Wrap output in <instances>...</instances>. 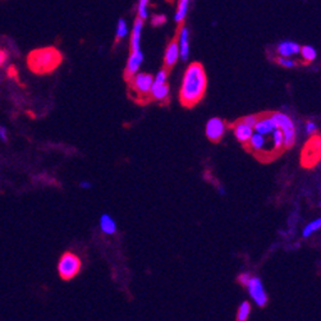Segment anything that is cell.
Wrapping results in <instances>:
<instances>
[{
    "mask_svg": "<svg viewBox=\"0 0 321 321\" xmlns=\"http://www.w3.org/2000/svg\"><path fill=\"white\" fill-rule=\"evenodd\" d=\"M300 53L302 54V57H303V59H306L307 62H312V60H315V58H316V50H315L312 46H310V45H306V46H303V48H301Z\"/></svg>",
    "mask_w": 321,
    "mask_h": 321,
    "instance_id": "obj_23",
    "label": "cell"
},
{
    "mask_svg": "<svg viewBox=\"0 0 321 321\" xmlns=\"http://www.w3.org/2000/svg\"><path fill=\"white\" fill-rule=\"evenodd\" d=\"M142 26H144V21H142L141 18H137L136 22H134L133 31H132V38H131V48H132V52L140 50Z\"/></svg>",
    "mask_w": 321,
    "mask_h": 321,
    "instance_id": "obj_14",
    "label": "cell"
},
{
    "mask_svg": "<svg viewBox=\"0 0 321 321\" xmlns=\"http://www.w3.org/2000/svg\"><path fill=\"white\" fill-rule=\"evenodd\" d=\"M320 227H321V219H316V220L311 222L310 224H307V226L304 227L303 232H302V236H303L304 238H307V237H310L312 233H315L316 230H319Z\"/></svg>",
    "mask_w": 321,
    "mask_h": 321,
    "instance_id": "obj_20",
    "label": "cell"
},
{
    "mask_svg": "<svg viewBox=\"0 0 321 321\" xmlns=\"http://www.w3.org/2000/svg\"><path fill=\"white\" fill-rule=\"evenodd\" d=\"M208 87V77L205 69L200 63H192L187 68L182 82L179 99L182 105L186 108H192L200 103L205 95Z\"/></svg>",
    "mask_w": 321,
    "mask_h": 321,
    "instance_id": "obj_1",
    "label": "cell"
},
{
    "mask_svg": "<svg viewBox=\"0 0 321 321\" xmlns=\"http://www.w3.org/2000/svg\"><path fill=\"white\" fill-rule=\"evenodd\" d=\"M147 4H149V0H140V4H138V18H141L142 21H145L149 16Z\"/></svg>",
    "mask_w": 321,
    "mask_h": 321,
    "instance_id": "obj_25",
    "label": "cell"
},
{
    "mask_svg": "<svg viewBox=\"0 0 321 321\" xmlns=\"http://www.w3.org/2000/svg\"><path fill=\"white\" fill-rule=\"evenodd\" d=\"M152 79L154 78L149 73H136L134 76H132V86L140 95L145 96L150 94Z\"/></svg>",
    "mask_w": 321,
    "mask_h": 321,
    "instance_id": "obj_7",
    "label": "cell"
},
{
    "mask_svg": "<svg viewBox=\"0 0 321 321\" xmlns=\"http://www.w3.org/2000/svg\"><path fill=\"white\" fill-rule=\"evenodd\" d=\"M226 132V124L219 118H211L206 124V136L212 142H218Z\"/></svg>",
    "mask_w": 321,
    "mask_h": 321,
    "instance_id": "obj_8",
    "label": "cell"
},
{
    "mask_svg": "<svg viewBox=\"0 0 321 321\" xmlns=\"http://www.w3.org/2000/svg\"><path fill=\"white\" fill-rule=\"evenodd\" d=\"M251 312V306L248 302H243L238 308V314H237V320L246 321L248 319V315Z\"/></svg>",
    "mask_w": 321,
    "mask_h": 321,
    "instance_id": "obj_21",
    "label": "cell"
},
{
    "mask_svg": "<svg viewBox=\"0 0 321 321\" xmlns=\"http://www.w3.org/2000/svg\"><path fill=\"white\" fill-rule=\"evenodd\" d=\"M7 53L4 52L3 49L0 48V67H3L4 64H5V62H7Z\"/></svg>",
    "mask_w": 321,
    "mask_h": 321,
    "instance_id": "obj_33",
    "label": "cell"
},
{
    "mask_svg": "<svg viewBox=\"0 0 321 321\" xmlns=\"http://www.w3.org/2000/svg\"><path fill=\"white\" fill-rule=\"evenodd\" d=\"M278 127L275 124L271 116L266 115L263 116V118H257V122L253 126V130L256 131L257 133L263 134V136H266V134H271L274 131L277 130Z\"/></svg>",
    "mask_w": 321,
    "mask_h": 321,
    "instance_id": "obj_9",
    "label": "cell"
},
{
    "mask_svg": "<svg viewBox=\"0 0 321 321\" xmlns=\"http://www.w3.org/2000/svg\"><path fill=\"white\" fill-rule=\"evenodd\" d=\"M273 144H274V149L275 150H280V149H283L284 147V137L283 133H282V131L279 128L274 131L273 133Z\"/></svg>",
    "mask_w": 321,
    "mask_h": 321,
    "instance_id": "obj_22",
    "label": "cell"
},
{
    "mask_svg": "<svg viewBox=\"0 0 321 321\" xmlns=\"http://www.w3.org/2000/svg\"><path fill=\"white\" fill-rule=\"evenodd\" d=\"M142 62H144V54H142V52H141V50L132 52V54L130 55L128 62H127V68H126V75L128 78L138 72V69H140Z\"/></svg>",
    "mask_w": 321,
    "mask_h": 321,
    "instance_id": "obj_10",
    "label": "cell"
},
{
    "mask_svg": "<svg viewBox=\"0 0 321 321\" xmlns=\"http://www.w3.org/2000/svg\"><path fill=\"white\" fill-rule=\"evenodd\" d=\"M247 289H248V293L251 296L255 303L260 307H264L267 302V296L265 293V289L263 287V282L256 277H251L248 279L246 284Z\"/></svg>",
    "mask_w": 321,
    "mask_h": 321,
    "instance_id": "obj_5",
    "label": "cell"
},
{
    "mask_svg": "<svg viewBox=\"0 0 321 321\" xmlns=\"http://www.w3.org/2000/svg\"><path fill=\"white\" fill-rule=\"evenodd\" d=\"M316 130H318V126L315 123H312V122H308V123L306 124V131H307V133L314 134L315 132H316Z\"/></svg>",
    "mask_w": 321,
    "mask_h": 321,
    "instance_id": "obj_31",
    "label": "cell"
},
{
    "mask_svg": "<svg viewBox=\"0 0 321 321\" xmlns=\"http://www.w3.org/2000/svg\"><path fill=\"white\" fill-rule=\"evenodd\" d=\"M265 142H266V140H265V136L257 133V132L252 133V136L249 137V140H248L249 146H251V149L255 151L263 150L264 146H265Z\"/></svg>",
    "mask_w": 321,
    "mask_h": 321,
    "instance_id": "obj_18",
    "label": "cell"
},
{
    "mask_svg": "<svg viewBox=\"0 0 321 321\" xmlns=\"http://www.w3.org/2000/svg\"><path fill=\"white\" fill-rule=\"evenodd\" d=\"M188 36H189V32H188V28L182 27L181 32H179V57L182 58V60H187L188 57H189V42H188Z\"/></svg>",
    "mask_w": 321,
    "mask_h": 321,
    "instance_id": "obj_12",
    "label": "cell"
},
{
    "mask_svg": "<svg viewBox=\"0 0 321 321\" xmlns=\"http://www.w3.org/2000/svg\"><path fill=\"white\" fill-rule=\"evenodd\" d=\"M165 21H167V17L165 16H154L152 17V21H151V23H152V26H155V27H157V26H161V24H164Z\"/></svg>",
    "mask_w": 321,
    "mask_h": 321,
    "instance_id": "obj_28",
    "label": "cell"
},
{
    "mask_svg": "<svg viewBox=\"0 0 321 321\" xmlns=\"http://www.w3.org/2000/svg\"><path fill=\"white\" fill-rule=\"evenodd\" d=\"M79 187L81 188H85V189H89V188H91V183L87 181H83L79 183Z\"/></svg>",
    "mask_w": 321,
    "mask_h": 321,
    "instance_id": "obj_34",
    "label": "cell"
},
{
    "mask_svg": "<svg viewBox=\"0 0 321 321\" xmlns=\"http://www.w3.org/2000/svg\"><path fill=\"white\" fill-rule=\"evenodd\" d=\"M241 120H242L243 123H246L247 126L252 127V128H253L255 123H256V122H257V116L256 115H247V116H245V118H243V119H241Z\"/></svg>",
    "mask_w": 321,
    "mask_h": 321,
    "instance_id": "obj_29",
    "label": "cell"
},
{
    "mask_svg": "<svg viewBox=\"0 0 321 321\" xmlns=\"http://www.w3.org/2000/svg\"><path fill=\"white\" fill-rule=\"evenodd\" d=\"M316 155H320V137H312L302 152V164L304 167H312L319 160Z\"/></svg>",
    "mask_w": 321,
    "mask_h": 321,
    "instance_id": "obj_6",
    "label": "cell"
},
{
    "mask_svg": "<svg viewBox=\"0 0 321 321\" xmlns=\"http://www.w3.org/2000/svg\"><path fill=\"white\" fill-rule=\"evenodd\" d=\"M271 119L275 122L277 127L282 131L284 137V147L285 149H290L293 146L294 142H296V128H294V124L292 122L289 116L284 113H279V112H275V113L270 114Z\"/></svg>",
    "mask_w": 321,
    "mask_h": 321,
    "instance_id": "obj_3",
    "label": "cell"
},
{
    "mask_svg": "<svg viewBox=\"0 0 321 321\" xmlns=\"http://www.w3.org/2000/svg\"><path fill=\"white\" fill-rule=\"evenodd\" d=\"M81 270V260L72 252H65L58 264V273L60 278L69 280L75 278Z\"/></svg>",
    "mask_w": 321,
    "mask_h": 321,
    "instance_id": "obj_4",
    "label": "cell"
},
{
    "mask_svg": "<svg viewBox=\"0 0 321 321\" xmlns=\"http://www.w3.org/2000/svg\"><path fill=\"white\" fill-rule=\"evenodd\" d=\"M167 78H168V72L165 69H161L160 72H157V75L155 76V78L152 79V83H155V85L167 83Z\"/></svg>",
    "mask_w": 321,
    "mask_h": 321,
    "instance_id": "obj_26",
    "label": "cell"
},
{
    "mask_svg": "<svg viewBox=\"0 0 321 321\" xmlns=\"http://www.w3.org/2000/svg\"><path fill=\"white\" fill-rule=\"evenodd\" d=\"M62 63V54L58 49L48 46V48L36 49L28 55V68L36 75H46L52 73L58 68Z\"/></svg>",
    "mask_w": 321,
    "mask_h": 321,
    "instance_id": "obj_2",
    "label": "cell"
},
{
    "mask_svg": "<svg viewBox=\"0 0 321 321\" xmlns=\"http://www.w3.org/2000/svg\"><path fill=\"white\" fill-rule=\"evenodd\" d=\"M128 34V26L124 19H119L118 21V26H116V38H123Z\"/></svg>",
    "mask_w": 321,
    "mask_h": 321,
    "instance_id": "obj_24",
    "label": "cell"
},
{
    "mask_svg": "<svg viewBox=\"0 0 321 321\" xmlns=\"http://www.w3.org/2000/svg\"><path fill=\"white\" fill-rule=\"evenodd\" d=\"M300 50V45L292 41H283L278 45V53L280 54V57H285V58L292 57V55L294 54H298Z\"/></svg>",
    "mask_w": 321,
    "mask_h": 321,
    "instance_id": "obj_15",
    "label": "cell"
},
{
    "mask_svg": "<svg viewBox=\"0 0 321 321\" xmlns=\"http://www.w3.org/2000/svg\"><path fill=\"white\" fill-rule=\"evenodd\" d=\"M100 228L105 234H114L116 232V224L114 219L108 214H104L100 218Z\"/></svg>",
    "mask_w": 321,
    "mask_h": 321,
    "instance_id": "obj_16",
    "label": "cell"
},
{
    "mask_svg": "<svg viewBox=\"0 0 321 321\" xmlns=\"http://www.w3.org/2000/svg\"><path fill=\"white\" fill-rule=\"evenodd\" d=\"M278 63H279L280 65L285 67V68H293L294 65H296V62H293L292 59L285 58V57H280V58L278 59Z\"/></svg>",
    "mask_w": 321,
    "mask_h": 321,
    "instance_id": "obj_27",
    "label": "cell"
},
{
    "mask_svg": "<svg viewBox=\"0 0 321 321\" xmlns=\"http://www.w3.org/2000/svg\"><path fill=\"white\" fill-rule=\"evenodd\" d=\"M178 58H179V46H178L177 40H173V41L169 44V46H168L167 52H165V67H167V68H171V67L177 63Z\"/></svg>",
    "mask_w": 321,
    "mask_h": 321,
    "instance_id": "obj_11",
    "label": "cell"
},
{
    "mask_svg": "<svg viewBox=\"0 0 321 321\" xmlns=\"http://www.w3.org/2000/svg\"><path fill=\"white\" fill-rule=\"evenodd\" d=\"M249 278H251V277H249V274H241V275H239V278H238V282L242 284V285H246Z\"/></svg>",
    "mask_w": 321,
    "mask_h": 321,
    "instance_id": "obj_32",
    "label": "cell"
},
{
    "mask_svg": "<svg viewBox=\"0 0 321 321\" xmlns=\"http://www.w3.org/2000/svg\"><path fill=\"white\" fill-rule=\"evenodd\" d=\"M188 11V0H179V4H178V9L177 13H175V21L178 23H182L183 19L186 18V14Z\"/></svg>",
    "mask_w": 321,
    "mask_h": 321,
    "instance_id": "obj_19",
    "label": "cell"
},
{
    "mask_svg": "<svg viewBox=\"0 0 321 321\" xmlns=\"http://www.w3.org/2000/svg\"><path fill=\"white\" fill-rule=\"evenodd\" d=\"M150 95L154 97L155 100H165L169 95V87L167 83H161V85H155L152 83L150 90Z\"/></svg>",
    "mask_w": 321,
    "mask_h": 321,
    "instance_id": "obj_17",
    "label": "cell"
},
{
    "mask_svg": "<svg viewBox=\"0 0 321 321\" xmlns=\"http://www.w3.org/2000/svg\"><path fill=\"white\" fill-rule=\"evenodd\" d=\"M0 140L3 141V142H7L8 141V131L3 126H0Z\"/></svg>",
    "mask_w": 321,
    "mask_h": 321,
    "instance_id": "obj_30",
    "label": "cell"
},
{
    "mask_svg": "<svg viewBox=\"0 0 321 321\" xmlns=\"http://www.w3.org/2000/svg\"><path fill=\"white\" fill-rule=\"evenodd\" d=\"M234 133H236L237 140L239 142H242V144H247L249 140V137L252 136L253 133V128L252 127L247 126L246 123H243L242 120L238 122L234 127Z\"/></svg>",
    "mask_w": 321,
    "mask_h": 321,
    "instance_id": "obj_13",
    "label": "cell"
}]
</instances>
